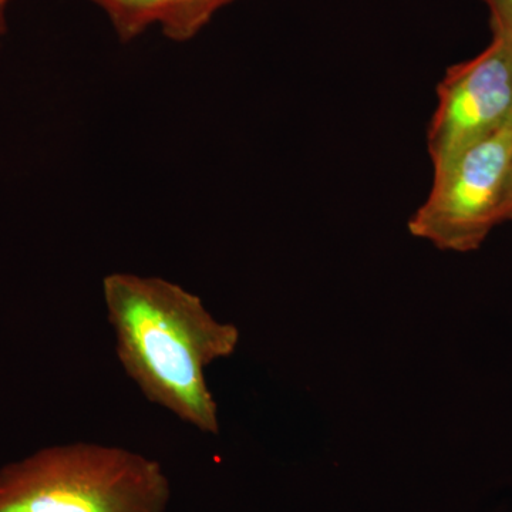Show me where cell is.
Instances as JSON below:
<instances>
[{"instance_id":"6da1fadb","label":"cell","mask_w":512,"mask_h":512,"mask_svg":"<svg viewBox=\"0 0 512 512\" xmlns=\"http://www.w3.org/2000/svg\"><path fill=\"white\" fill-rule=\"evenodd\" d=\"M104 306L120 366L148 402L204 434L220 433L207 369L234 355L241 333L200 296L161 276H104Z\"/></svg>"},{"instance_id":"8992f818","label":"cell","mask_w":512,"mask_h":512,"mask_svg":"<svg viewBox=\"0 0 512 512\" xmlns=\"http://www.w3.org/2000/svg\"><path fill=\"white\" fill-rule=\"evenodd\" d=\"M490 12L494 39L512 43V0H483Z\"/></svg>"},{"instance_id":"7a4b0ae2","label":"cell","mask_w":512,"mask_h":512,"mask_svg":"<svg viewBox=\"0 0 512 512\" xmlns=\"http://www.w3.org/2000/svg\"><path fill=\"white\" fill-rule=\"evenodd\" d=\"M171 494L157 460L110 444H55L0 468V512H167Z\"/></svg>"},{"instance_id":"ba28073f","label":"cell","mask_w":512,"mask_h":512,"mask_svg":"<svg viewBox=\"0 0 512 512\" xmlns=\"http://www.w3.org/2000/svg\"><path fill=\"white\" fill-rule=\"evenodd\" d=\"M5 16L0 15V36L3 35V32H5Z\"/></svg>"},{"instance_id":"9c48e42d","label":"cell","mask_w":512,"mask_h":512,"mask_svg":"<svg viewBox=\"0 0 512 512\" xmlns=\"http://www.w3.org/2000/svg\"><path fill=\"white\" fill-rule=\"evenodd\" d=\"M9 2L10 0H0V15H3V12H5L6 5H8Z\"/></svg>"},{"instance_id":"52a82bcc","label":"cell","mask_w":512,"mask_h":512,"mask_svg":"<svg viewBox=\"0 0 512 512\" xmlns=\"http://www.w3.org/2000/svg\"><path fill=\"white\" fill-rule=\"evenodd\" d=\"M512 221V158L501 195L500 222Z\"/></svg>"},{"instance_id":"277c9868","label":"cell","mask_w":512,"mask_h":512,"mask_svg":"<svg viewBox=\"0 0 512 512\" xmlns=\"http://www.w3.org/2000/svg\"><path fill=\"white\" fill-rule=\"evenodd\" d=\"M512 119V43L491 40L483 52L454 64L437 86L427 128L433 173H439Z\"/></svg>"},{"instance_id":"3957f363","label":"cell","mask_w":512,"mask_h":512,"mask_svg":"<svg viewBox=\"0 0 512 512\" xmlns=\"http://www.w3.org/2000/svg\"><path fill=\"white\" fill-rule=\"evenodd\" d=\"M512 158V121L439 173L409 231L441 251L471 252L500 222L501 195Z\"/></svg>"},{"instance_id":"30bf717a","label":"cell","mask_w":512,"mask_h":512,"mask_svg":"<svg viewBox=\"0 0 512 512\" xmlns=\"http://www.w3.org/2000/svg\"><path fill=\"white\" fill-rule=\"evenodd\" d=\"M511 121H512V119H511Z\"/></svg>"},{"instance_id":"5b68a950","label":"cell","mask_w":512,"mask_h":512,"mask_svg":"<svg viewBox=\"0 0 512 512\" xmlns=\"http://www.w3.org/2000/svg\"><path fill=\"white\" fill-rule=\"evenodd\" d=\"M99 6L121 42L158 26L174 42H188L225 6L237 0H90Z\"/></svg>"}]
</instances>
